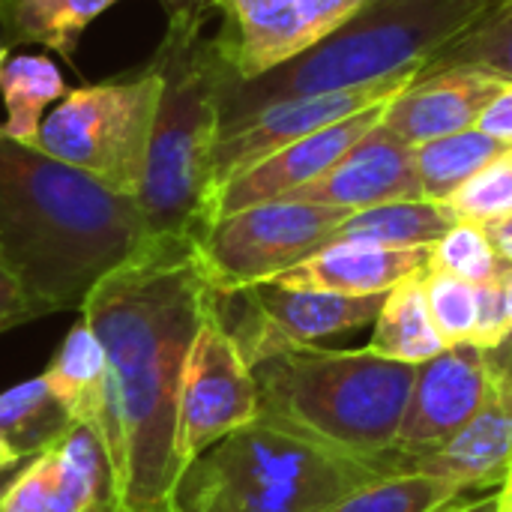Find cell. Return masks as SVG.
Wrapping results in <instances>:
<instances>
[{"label":"cell","instance_id":"obj_1","mask_svg":"<svg viewBox=\"0 0 512 512\" xmlns=\"http://www.w3.org/2000/svg\"><path fill=\"white\" fill-rule=\"evenodd\" d=\"M213 288L195 243H144L102 276L81 318L105 348V447L117 512H171L183 465L174 450L177 396Z\"/></svg>","mask_w":512,"mask_h":512},{"label":"cell","instance_id":"obj_2","mask_svg":"<svg viewBox=\"0 0 512 512\" xmlns=\"http://www.w3.org/2000/svg\"><path fill=\"white\" fill-rule=\"evenodd\" d=\"M144 243L135 198L0 132V255L39 315L81 309Z\"/></svg>","mask_w":512,"mask_h":512},{"label":"cell","instance_id":"obj_3","mask_svg":"<svg viewBox=\"0 0 512 512\" xmlns=\"http://www.w3.org/2000/svg\"><path fill=\"white\" fill-rule=\"evenodd\" d=\"M492 3L495 0H369L315 48L252 81L234 78L225 66L219 87V135L273 102L357 90L399 75H423V69L471 30Z\"/></svg>","mask_w":512,"mask_h":512},{"label":"cell","instance_id":"obj_4","mask_svg":"<svg viewBox=\"0 0 512 512\" xmlns=\"http://www.w3.org/2000/svg\"><path fill=\"white\" fill-rule=\"evenodd\" d=\"M258 417L348 459L396 450L417 366L369 348H294L252 366Z\"/></svg>","mask_w":512,"mask_h":512},{"label":"cell","instance_id":"obj_5","mask_svg":"<svg viewBox=\"0 0 512 512\" xmlns=\"http://www.w3.org/2000/svg\"><path fill=\"white\" fill-rule=\"evenodd\" d=\"M153 63L162 93L135 204L150 243H198L213 225V150L225 63L213 39L171 33Z\"/></svg>","mask_w":512,"mask_h":512},{"label":"cell","instance_id":"obj_6","mask_svg":"<svg viewBox=\"0 0 512 512\" xmlns=\"http://www.w3.org/2000/svg\"><path fill=\"white\" fill-rule=\"evenodd\" d=\"M393 471H402L396 453L378 462L348 459L255 417L183 468L171 510L324 512Z\"/></svg>","mask_w":512,"mask_h":512},{"label":"cell","instance_id":"obj_7","mask_svg":"<svg viewBox=\"0 0 512 512\" xmlns=\"http://www.w3.org/2000/svg\"><path fill=\"white\" fill-rule=\"evenodd\" d=\"M159 93L162 75L153 60L129 78L66 90L60 105L42 117L33 147L90 174L102 186L135 198L144 177Z\"/></svg>","mask_w":512,"mask_h":512},{"label":"cell","instance_id":"obj_8","mask_svg":"<svg viewBox=\"0 0 512 512\" xmlns=\"http://www.w3.org/2000/svg\"><path fill=\"white\" fill-rule=\"evenodd\" d=\"M348 210L306 201H264L219 216L195 243L207 285L219 294L273 282L324 249Z\"/></svg>","mask_w":512,"mask_h":512},{"label":"cell","instance_id":"obj_9","mask_svg":"<svg viewBox=\"0 0 512 512\" xmlns=\"http://www.w3.org/2000/svg\"><path fill=\"white\" fill-rule=\"evenodd\" d=\"M384 297H345L261 282L243 291H213V312L249 366L294 348H312L375 324Z\"/></svg>","mask_w":512,"mask_h":512},{"label":"cell","instance_id":"obj_10","mask_svg":"<svg viewBox=\"0 0 512 512\" xmlns=\"http://www.w3.org/2000/svg\"><path fill=\"white\" fill-rule=\"evenodd\" d=\"M258 408L255 372L219 324L210 294L207 318L189 348L180 378L174 435L180 465H192L213 444L249 426L258 417Z\"/></svg>","mask_w":512,"mask_h":512},{"label":"cell","instance_id":"obj_11","mask_svg":"<svg viewBox=\"0 0 512 512\" xmlns=\"http://www.w3.org/2000/svg\"><path fill=\"white\" fill-rule=\"evenodd\" d=\"M369 0H222L213 39L234 78L252 81L315 48Z\"/></svg>","mask_w":512,"mask_h":512},{"label":"cell","instance_id":"obj_12","mask_svg":"<svg viewBox=\"0 0 512 512\" xmlns=\"http://www.w3.org/2000/svg\"><path fill=\"white\" fill-rule=\"evenodd\" d=\"M417 75H399L381 84L357 87V90H336V93H318V96H297L285 102H273L261 111H255L249 120L234 126L231 132L219 135L213 150V198L216 192L243 174L246 168L258 165L270 153L327 129L339 120H348L360 111L387 105L396 93H402Z\"/></svg>","mask_w":512,"mask_h":512},{"label":"cell","instance_id":"obj_13","mask_svg":"<svg viewBox=\"0 0 512 512\" xmlns=\"http://www.w3.org/2000/svg\"><path fill=\"white\" fill-rule=\"evenodd\" d=\"M495 387L486 351L471 342L450 345L420 363L393 453L420 456L441 450L483 411Z\"/></svg>","mask_w":512,"mask_h":512},{"label":"cell","instance_id":"obj_14","mask_svg":"<svg viewBox=\"0 0 512 512\" xmlns=\"http://www.w3.org/2000/svg\"><path fill=\"white\" fill-rule=\"evenodd\" d=\"M387 105L360 111L348 120H339L327 129H318L276 153H270L267 159H261L258 165L246 168L243 174H237L234 180H228L216 198H213V222L219 216L237 213L243 207L252 204H264V201H279L288 198L291 192L315 183L318 177H324L363 135H369L384 114Z\"/></svg>","mask_w":512,"mask_h":512},{"label":"cell","instance_id":"obj_15","mask_svg":"<svg viewBox=\"0 0 512 512\" xmlns=\"http://www.w3.org/2000/svg\"><path fill=\"white\" fill-rule=\"evenodd\" d=\"M414 147L381 123L363 135L324 177L288 195V201L339 207L348 213L393 201H420Z\"/></svg>","mask_w":512,"mask_h":512},{"label":"cell","instance_id":"obj_16","mask_svg":"<svg viewBox=\"0 0 512 512\" xmlns=\"http://www.w3.org/2000/svg\"><path fill=\"white\" fill-rule=\"evenodd\" d=\"M504 84L501 75L483 69H429L387 102L381 126L411 147L477 129L483 111Z\"/></svg>","mask_w":512,"mask_h":512},{"label":"cell","instance_id":"obj_17","mask_svg":"<svg viewBox=\"0 0 512 512\" xmlns=\"http://www.w3.org/2000/svg\"><path fill=\"white\" fill-rule=\"evenodd\" d=\"M399 465L441 477L465 492L501 483L512 468V381H498L483 411L450 444L420 456H399Z\"/></svg>","mask_w":512,"mask_h":512},{"label":"cell","instance_id":"obj_18","mask_svg":"<svg viewBox=\"0 0 512 512\" xmlns=\"http://www.w3.org/2000/svg\"><path fill=\"white\" fill-rule=\"evenodd\" d=\"M426 264L429 249H384L333 240L273 282L345 297H384L408 276L426 270Z\"/></svg>","mask_w":512,"mask_h":512},{"label":"cell","instance_id":"obj_19","mask_svg":"<svg viewBox=\"0 0 512 512\" xmlns=\"http://www.w3.org/2000/svg\"><path fill=\"white\" fill-rule=\"evenodd\" d=\"M42 378L72 423H90L99 432L105 429L108 363L102 342L84 318L63 336Z\"/></svg>","mask_w":512,"mask_h":512},{"label":"cell","instance_id":"obj_20","mask_svg":"<svg viewBox=\"0 0 512 512\" xmlns=\"http://www.w3.org/2000/svg\"><path fill=\"white\" fill-rule=\"evenodd\" d=\"M369 351L399 360L408 366H420L438 357L447 345L432 321L426 291H423V270L399 282L393 291L384 294L381 309L372 324Z\"/></svg>","mask_w":512,"mask_h":512},{"label":"cell","instance_id":"obj_21","mask_svg":"<svg viewBox=\"0 0 512 512\" xmlns=\"http://www.w3.org/2000/svg\"><path fill=\"white\" fill-rule=\"evenodd\" d=\"M456 222L462 219L450 210V204H438L426 198L393 201V204H378L351 213L339 225L333 240L369 243L384 249H432Z\"/></svg>","mask_w":512,"mask_h":512},{"label":"cell","instance_id":"obj_22","mask_svg":"<svg viewBox=\"0 0 512 512\" xmlns=\"http://www.w3.org/2000/svg\"><path fill=\"white\" fill-rule=\"evenodd\" d=\"M117 0H0V24L12 45H45L63 60H75L78 39Z\"/></svg>","mask_w":512,"mask_h":512},{"label":"cell","instance_id":"obj_23","mask_svg":"<svg viewBox=\"0 0 512 512\" xmlns=\"http://www.w3.org/2000/svg\"><path fill=\"white\" fill-rule=\"evenodd\" d=\"M0 512H117L48 447L27 459L0 498Z\"/></svg>","mask_w":512,"mask_h":512},{"label":"cell","instance_id":"obj_24","mask_svg":"<svg viewBox=\"0 0 512 512\" xmlns=\"http://www.w3.org/2000/svg\"><path fill=\"white\" fill-rule=\"evenodd\" d=\"M0 93L6 102V123L0 132L18 144L33 147L39 126H42V111L66 96V84L60 69L42 57V54H21L3 63L0 69Z\"/></svg>","mask_w":512,"mask_h":512},{"label":"cell","instance_id":"obj_25","mask_svg":"<svg viewBox=\"0 0 512 512\" xmlns=\"http://www.w3.org/2000/svg\"><path fill=\"white\" fill-rule=\"evenodd\" d=\"M507 144L498 138L480 132V129H465L447 138H435L426 144L414 147V162H417V177L426 201L447 204L477 171H483Z\"/></svg>","mask_w":512,"mask_h":512},{"label":"cell","instance_id":"obj_26","mask_svg":"<svg viewBox=\"0 0 512 512\" xmlns=\"http://www.w3.org/2000/svg\"><path fill=\"white\" fill-rule=\"evenodd\" d=\"M69 423L66 408L48 390L42 375L0 393V441L21 459L48 450Z\"/></svg>","mask_w":512,"mask_h":512},{"label":"cell","instance_id":"obj_27","mask_svg":"<svg viewBox=\"0 0 512 512\" xmlns=\"http://www.w3.org/2000/svg\"><path fill=\"white\" fill-rule=\"evenodd\" d=\"M465 498V489L420 471L384 474L324 512H441Z\"/></svg>","mask_w":512,"mask_h":512},{"label":"cell","instance_id":"obj_28","mask_svg":"<svg viewBox=\"0 0 512 512\" xmlns=\"http://www.w3.org/2000/svg\"><path fill=\"white\" fill-rule=\"evenodd\" d=\"M483 69L512 81V0H495L483 18L465 30L447 51H441L423 72L429 69Z\"/></svg>","mask_w":512,"mask_h":512},{"label":"cell","instance_id":"obj_29","mask_svg":"<svg viewBox=\"0 0 512 512\" xmlns=\"http://www.w3.org/2000/svg\"><path fill=\"white\" fill-rule=\"evenodd\" d=\"M429 270L456 276L468 285H489L510 273L512 267L495 252L486 228L480 222H456L432 249Z\"/></svg>","mask_w":512,"mask_h":512},{"label":"cell","instance_id":"obj_30","mask_svg":"<svg viewBox=\"0 0 512 512\" xmlns=\"http://www.w3.org/2000/svg\"><path fill=\"white\" fill-rule=\"evenodd\" d=\"M462 222H489L512 213V144H507L483 171H477L450 201Z\"/></svg>","mask_w":512,"mask_h":512},{"label":"cell","instance_id":"obj_31","mask_svg":"<svg viewBox=\"0 0 512 512\" xmlns=\"http://www.w3.org/2000/svg\"><path fill=\"white\" fill-rule=\"evenodd\" d=\"M423 291H426V303L432 312V321L444 339V345H465L471 342L474 333V318H477V288L438 273V270H423Z\"/></svg>","mask_w":512,"mask_h":512},{"label":"cell","instance_id":"obj_32","mask_svg":"<svg viewBox=\"0 0 512 512\" xmlns=\"http://www.w3.org/2000/svg\"><path fill=\"white\" fill-rule=\"evenodd\" d=\"M474 288H477V318H474L471 345H477L480 351H495L510 333L507 276L489 285H474Z\"/></svg>","mask_w":512,"mask_h":512},{"label":"cell","instance_id":"obj_33","mask_svg":"<svg viewBox=\"0 0 512 512\" xmlns=\"http://www.w3.org/2000/svg\"><path fill=\"white\" fill-rule=\"evenodd\" d=\"M36 318H42V315L36 312L24 285L18 282V276L12 273V267L0 255V333L12 330L18 324L36 321Z\"/></svg>","mask_w":512,"mask_h":512},{"label":"cell","instance_id":"obj_34","mask_svg":"<svg viewBox=\"0 0 512 512\" xmlns=\"http://www.w3.org/2000/svg\"><path fill=\"white\" fill-rule=\"evenodd\" d=\"M168 15L171 36H201V27L213 9H219L222 0H159Z\"/></svg>","mask_w":512,"mask_h":512},{"label":"cell","instance_id":"obj_35","mask_svg":"<svg viewBox=\"0 0 512 512\" xmlns=\"http://www.w3.org/2000/svg\"><path fill=\"white\" fill-rule=\"evenodd\" d=\"M477 129L498 138L501 144H512V81H507L504 90L489 102Z\"/></svg>","mask_w":512,"mask_h":512},{"label":"cell","instance_id":"obj_36","mask_svg":"<svg viewBox=\"0 0 512 512\" xmlns=\"http://www.w3.org/2000/svg\"><path fill=\"white\" fill-rule=\"evenodd\" d=\"M507 297H510V333L504 336V342L495 351H486L495 381H512V270L507 273Z\"/></svg>","mask_w":512,"mask_h":512},{"label":"cell","instance_id":"obj_37","mask_svg":"<svg viewBox=\"0 0 512 512\" xmlns=\"http://www.w3.org/2000/svg\"><path fill=\"white\" fill-rule=\"evenodd\" d=\"M483 228H486V234H489L495 252L512 267V213L510 216H501V219L483 222Z\"/></svg>","mask_w":512,"mask_h":512},{"label":"cell","instance_id":"obj_38","mask_svg":"<svg viewBox=\"0 0 512 512\" xmlns=\"http://www.w3.org/2000/svg\"><path fill=\"white\" fill-rule=\"evenodd\" d=\"M441 512H501V495L486 492V495H477V498H462V501H456L453 507Z\"/></svg>","mask_w":512,"mask_h":512},{"label":"cell","instance_id":"obj_39","mask_svg":"<svg viewBox=\"0 0 512 512\" xmlns=\"http://www.w3.org/2000/svg\"><path fill=\"white\" fill-rule=\"evenodd\" d=\"M498 495H501V512H512V468L504 474Z\"/></svg>","mask_w":512,"mask_h":512},{"label":"cell","instance_id":"obj_40","mask_svg":"<svg viewBox=\"0 0 512 512\" xmlns=\"http://www.w3.org/2000/svg\"><path fill=\"white\" fill-rule=\"evenodd\" d=\"M24 462H27V459H24ZM24 462H18V465H12V468H3V471H0V498H3V492L12 486V480L18 477V471L24 468Z\"/></svg>","mask_w":512,"mask_h":512},{"label":"cell","instance_id":"obj_41","mask_svg":"<svg viewBox=\"0 0 512 512\" xmlns=\"http://www.w3.org/2000/svg\"><path fill=\"white\" fill-rule=\"evenodd\" d=\"M18 462H24V459H21V456H15V453L0 441V471H3V468H12V465H18Z\"/></svg>","mask_w":512,"mask_h":512},{"label":"cell","instance_id":"obj_42","mask_svg":"<svg viewBox=\"0 0 512 512\" xmlns=\"http://www.w3.org/2000/svg\"><path fill=\"white\" fill-rule=\"evenodd\" d=\"M3 63H6V45H3V39H0V69H3Z\"/></svg>","mask_w":512,"mask_h":512},{"label":"cell","instance_id":"obj_43","mask_svg":"<svg viewBox=\"0 0 512 512\" xmlns=\"http://www.w3.org/2000/svg\"><path fill=\"white\" fill-rule=\"evenodd\" d=\"M171 512H180V510H171Z\"/></svg>","mask_w":512,"mask_h":512}]
</instances>
